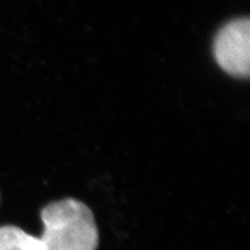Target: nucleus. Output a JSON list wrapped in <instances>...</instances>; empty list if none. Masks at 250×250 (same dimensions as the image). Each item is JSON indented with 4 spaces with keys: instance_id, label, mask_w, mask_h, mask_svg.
Here are the masks:
<instances>
[{
    "instance_id": "1",
    "label": "nucleus",
    "mask_w": 250,
    "mask_h": 250,
    "mask_svg": "<svg viewBox=\"0 0 250 250\" xmlns=\"http://www.w3.org/2000/svg\"><path fill=\"white\" fill-rule=\"evenodd\" d=\"M40 240L45 250H96L99 230L92 211L74 198L51 203L41 211Z\"/></svg>"
},
{
    "instance_id": "2",
    "label": "nucleus",
    "mask_w": 250,
    "mask_h": 250,
    "mask_svg": "<svg viewBox=\"0 0 250 250\" xmlns=\"http://www.w3.org/2000/svg\"><path fill=\"white\" fill-rule=\"evenodd\" d=\"M218 65L226 73L247 79L250 73V21L236 19L219 30L213 42Z\"/></svg>"
},
{
    "instance_id": "3",
    "label": "nucleus",
    "mask_w": 250,
    "mask_h": 250,
    "mask_svg": "<svg viewBox=\"0 0 250 250\" xmlns=\"http://www.w3.org/2000/svg\"><path fill=\"white\" fill-rule=\"evenodd\" d=\"M0 250H45L40 237L33 236L17 226L0 227Z\"/></svg>"
}]
</instances>
